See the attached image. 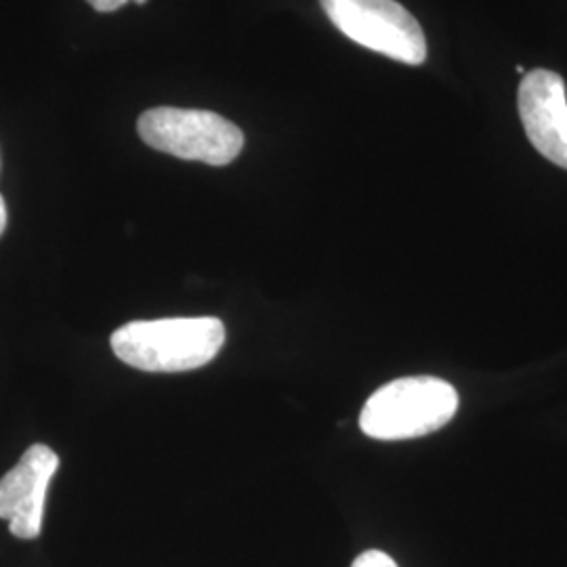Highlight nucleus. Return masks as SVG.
Masks as SVG:
<instances>
[{
  "label": "nucleus",
  "mask_w": 567,
  "mask_h": 567,
  "mask_svg": "<svg viewBox=\"0 0 567 567\" xmlns=\"http://www.w3.org/2000/svg\"><path fill=\"white\" fill-rule=\"evenodd\" d=\"M225 343L217 318H166L131 322L112 334V349L124 364L143 372H185L213 362Z\"/></svg>",
  "instance_id": "nucleus-1"
},
{
  "label": "nucleus",
  "mask_w": 567,
  "mask_h": 567,
  "mask_svg": "<svg viewBox=\"0 0 567 567\" xmlns=\"http://www.w3.org/2000/svg\"><path fill=\"white\" fill-rule=\"evenodd\" d=\"M456 410L458 393L446 381L405 377L372 393L360 414V426L372 440H412L446 426Z\"/></svg>",
  "instance_id": "nucleus-2"
},
{
  "label": "nucleus",
  "mask_w": 567,
  "mask_h": 567,
  "mask_svg": "<svg viewBox=\"0 0 567 567\" xmlns=\"http://www.w3.org/2000/svg\"><path fill=\"white\" fill-rule=\"evenodd\" d=\"M137 131L158 152L210 166L234 163L244 147V133L234 122L204 110L154 107L143 112Z\"/></svg>",
  "instance_id": "nucleus-3"
},
{
  "label": "nucleus",
  "mask_w": 567,
  "mask_h": 567,
  "mask_svg": "<svg viewBox=\"0 0 567 567\" xmlns=\"http://www.w3.org/2000/svg\"><path fill=\"white\" fill-rule=\"evenodd\" d=\"M347 39L408 65L426 60L421 23L395 0H320Z\"/></svg>",
  "instance_id": "nucleus-4"
},
{
  "label": "nucleus",
  "mask_w": 567,
  "mask_h": 567,
  "mask_svg": "<svg viewBox=\"0 0 567 567\" xmlns=\"http://www.w3.org/2000/svg\"><path fill=\"white\" fill-rule=\"evenodd\" d=\"M58 468L60 456L44 444H34L0 480V519L9 522L16 538L34 540L41 536L44 498Z\"/></svg>",
  "instance_id": "nucleus-5"
},
{
  "label": "nucleus",
  "mask_w": 567,
  "mask_h": 567,
  "mask_svg": "<svg viewBox=\"0 0 567 567\" xmlns=\"http://www.w3.org/2000/svg\"><path fill=\"white\" fill-rule=\"evenodd\" d=\"M519 116L529 143L553 164L567 171L566 82L550 70L524 76L517 93Z\"/></svg>",
  "instance_id": "nucleus-6"
},
{
  "label": "nucleus",
  "mask_w": 567,
  "mask_h": 567,
  "mask_svg": "<svg viewBox=\"0 0 567 567\" xmlns=\"http://www.w3.org/2000/svg\"><path fill=\"white\" fill-rule=\"evenodd\" d=\"M351 567H398V564L383 550H365Z\"/></svg>",
  "instance_id": "nucleus-7"
},
{
  "label": "nucleus",
  "mask_w": 567,
  "mask_h": 567,
  "mask_svg": "<svg viewBox=\"0 0 567 567\" xmlns=\"http://www.w3.org/2000/svg\"><path fill=\"white\" fill-rule=\"evenodd\" d=\"M86 2L100 13H112V11H118L121 7H124L128 0H86Z\"/></svg>",
  "instance_id": "nucleus-8"
},
{
  "label": "nucleus",
  "mask_w": 567,
  "mask_h": 567,
  "mask_svg": "<svg viewBox=\"0 0 567 567\" xmlns=\"http://www.w3.org/2000/svg\"><path fill=\"white\" fill-rule=\"evenodd\" d=\"M4 229H7V204H4V198L0 196V236L4 234Z\"/></svg>",
  "instance_id": "nucleus-9"
},
{
  "label": "nucleus",
  "mask_w": 567,
  "mask_h": 567,
  "mask_svg": "<svg viewBox=\"0 0 567 567\" xmlns=\"http://www.w3.org/2000/svg\"><path fill=\"white\" fill-rule=\"evenodd\" d=\"M133 2H135V4H145L147 0H133Z\"/></svg>",
  "instance_id": "nucleus-10"
}]
</instances>
